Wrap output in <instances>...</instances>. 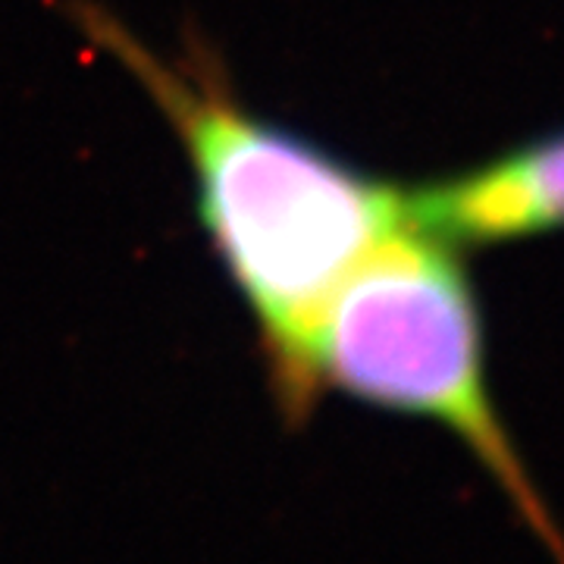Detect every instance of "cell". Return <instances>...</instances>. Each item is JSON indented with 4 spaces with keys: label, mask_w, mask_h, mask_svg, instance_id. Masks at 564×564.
I'll return each mask as SVG.
<instances>
[{
    "label": "cell",
    "mask_w": 564,
    "mask_h": 564,
    "mask_svg": "<svg viewBox=\"0 0 564 564\" xmlns=\"http://www.w3.org/2000/svg\"><path fill=\"white\" fill-rule=\"evenodd\" d=\"M69 17L173 126L204 229L261 333L273 404L282 423L304 426L314 417L307 351L317 317L339 282L411 220L408 192L251 113L204 44L161 57L98 3L79 0Z\"/></svg>",
    "instance_id": "cell-1"
},
{
    "label": "cell",
    "mask_w": 564,
    "mask_h": 564,
    "mask_svg": "<svg viewBox=\"0 0 564 564\" xmlns=\"http://www.w3.org/2000/svg\"><path fill=\"white\" fill-rule=\"evenodd\" d=\"M408 210L445 242H489L564 226V132L458 180L408 192Z\"/></svg>",
    "instance_id": "cell-3"
},
{
    "label": "cell",
    "mask_w": 564,
    "mask_h": 564,
    "mask_svg": "<svg viewBox=\"0 0 564 564\" xmlns=\"http://www.w3.org/2000/svg\"><path fill=\"white\" fill-rule=\"evenodd\" d=\"M307 389L314 408L339 392L455 433L549 562L564 564L562 521L486 389L480 314L445 239L408 220L339 282L311 336Z\"/></svg>",
    "instance_id": "cell-2"
}]
</instances>
